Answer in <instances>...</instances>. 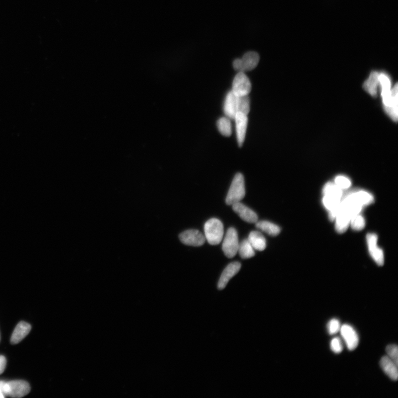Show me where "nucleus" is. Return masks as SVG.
I'll use <instances>...</instances> for the list:
<instances>
[{"label": "nucleus", "mask_w": 398, "mask_h": 398, "mask_svg": "<svg viewBox=\"0 0 398 398\" xmlns=\"http://www.w3.org/2000/svg\"><path fill=\"white\" fill-rule=\"evenodd\" d=\"M380 82L384 109L395 121L398 120V84L391 90V81L388 75L380 73Z\"/></svg>", "instance_id": "f257e3e1"}, {"label": "nucleus", "mask_w": 398, "mask_h": 398, "mask_svg": "<svg viewBox=\"0 0 398 398\" xmlns=\"http://www.w3.org/2000/svg\"><path fill=\"white\" fill-rule=\"evenodd\" d=\"M246 195L245 179L241 173L236 174L227 193L226 203L228 206L241 202Z\"/></svg>", "instance_id": "f03ea898"}, {"label": "nucleus", "mask_w": 398, "mask_h": 398, "mask_svg": "<svg viewBox=\"0 0 398 398\" xmlns=\"http://www.w3.org/2000/svg\"><path fill=\"white\" fill-rule=\"evenodd\" d=\"M205 237L211 245H219L222 242L224 228L223 223L218 219L208 220L204 225Z\"/></svg>", "instance_id": "7ed1b4c3"}, {"label": "nucleus", "mask_w": 398, "mask_h": 398, "mask_svg": "<svg viewBox=\"0 0 398 398\" xmlns=\"http://www.w3.org/2000/svg\"><path fill=\"white\" fill-rule=\"evenodd\" d=\"M28 382L24 381H13L5 383L3 386L4 395L12 398H22L30 392Z\"/></svg>", "instance_id": "20e7f679"}, {"label": "nucleus", "mask_w": 398, "mask_h": 398, "mask_svg": "<svg viewBox=\"0 0 398 398\" xmlns=\"http://www.w3.org/2000/svg\"><path fill=\"white\" fill-rule=\"evenodd\" d=\"M239 247L238 233L234 227L228 228L223 243L222 249L224 255L232 258L238 254Z\"/></svg>", "instance_id": "39448f33"}, {"label": "nucleus", "mask_w": 398, "mask_h": 398, "mask_svg": "<svg viewBox=\"0 0 398 398\" xmlns=\"http://www.w3.org/2000/svg\"><path fill=\"white\" fill-rule=\"evenodd\" d=\"M259 62L257 53L250 52L246 53L242 59H237L233 63L234 68L238 72H248L256 68Z\"/></svg>", "instance_id": "423d86ee"}, {"label": "nucleus", "mask_w": 398, "mask_h": 398, "mask_svg": "<svg viewBox=\"0 0 398 398\" xmlns=\"http://www.w3.org/2000/svg\"><path fill=\"white\" fill-rule=\"evenodd\" d=\"M252 85L249 78L244 72H239L232 83V92L238 96H248L251 91Z\"/></svg>", "instance_id": "0eeeda50"}, {"label": "nucleus", "mask_w": 398, "mask_h": 398, "mask_svg": "<svg viewBox=\"0 0 398 398\" xmlns=\"http://www.w3.org/2000/svg\"><path fill=\"white\" fill-rule=\"evenodd\" d=\"M179 238L184 245L194 247L202 246L206 241L205 236L197 230L185 231L179 235Z\"/></svg>", "instance_id": "6e6552de"}, {"label": "nucleus", "mask_w": 398, "mask_h": 398, "mask_svg": "<svg viewBox=\"0 0 398 398\" xmlns=\"http://www.w3.org/2000/svg\"><path fill=\"white\" fill-rule=\"evenodd\" d=\"M377 241L378 236L376 234H367V242L369 254L377 265L382 266L384 263V255L383 250L378 246Z\"/></svg>", "instance_id": "1a4fd4ad"}, {"label": "nucleus", "mask_w": 398, "mask_h": 398, "mask_svg": "<svg viewBox=\"0 0 398 398\" xmlns=\"http://www.w3.org/2000/svg\"><path fill=\"white\" fill-rule=\"evenodd\" d=\"M344 197L363 207L372 204L374 201L372 194L367 191L361 190L350 191L344 195Z\"/></svg>", "instance_id": "9d476101"}, {"label": "nucleus", "mask_w": 398, "mask_h": 398, "mask_svg": "<svg viewBox=\"0 0 398 398\" xmlns=\"http://www.w3.org/2000/svg\"><path fill=\"white\" fill-rule=\"evenodd\" d=\"M340 332L347 348L350 350H355L359 344V337L355 330L352 326L345 324L341 326Z\"/></svg>", "instance_id": "9b49d317"}, {"label": "nucleus", "mask_w": 398, "mask_h": 398, "mask_svg": "<svg viewBox=\"0 0 398 398\" xmlns=\"http://www.w3.org/2000/svg\"><path fill=\"white\" fill-rule=\"evenodd\" d=\"M241 268V264L239 262H234L229 264L221 275L218 282V289L223 290L226 287L230 280L239 272Z\"/></svg>", "instance_id": "f8f14e48"}, {"label": "nucleus", "mask_w": 398, "mask_h": 398, "mask_svg": "<svg viewBox=\"0 0 398 398\" xmlns=\"http://www.w3.org/2000/svg\"><path fill=\"white\" fill-rule=\"evenodd\" d=\"M236 122V135L239 147H242L245 140L247 125V115L241 112H238L235 117Z\"/></svg>", "instance_id": "ddd939ff"}, {"label": "nucleus", "mask_w": 398, "mask_h": 398, "mask_svg": "<svg viewBox=\"0 0 398 398\" xmlns=\"http://www.w3.org/2000/svg\"><path fill=\"white\" fill-rule=\"evenodd\" d=\"M232 209L245 222L254 223L258 222V216L255 212L240 202L232 205Z\"/></svg>", "instance_id": "4468645a"}, {"label": "nucleus", "mask_w": 398, "mask_h": 398, "mask_svg": "<svg viewBox=\"0 0 398 398\" xmlns=\"http://www.w3.org/2000/svg\"><path fill=\"white\" fill-rule=\"evenodd\" d=\"M224 112L228 119L234 120L238 112V96L232 91L228 92L224 100Z\"/></svg>", "instance_id": "2eb2a0df"}, {"label": "nucleus", "mask_w": 398, "mask_h": 398, "mask_svg": "<svg viewBox=\"0 0 398 398\" xmlns=\"http://www.w3.org/2000/svg\"><path fill=\"white\" fill-rule=\"evenodd\" d=\"M31 330V326L24 321L19 322L16 327L10 339L11 344L16 345L22 341Z\"/></svg>", "instance_id": "dca6fc26"}, {"label": "nucleus", "mask_w": 398, "mask_h": 398, "mask_svg": "<svg viewBox=\"0 0 398 398\" xmlns=\"http://www.w3.org/2000/svg\"><path fill=\"white\" fill-rule=\"evenodd\" d=\"M381 367L384 372L391 378L396 381L398 377V365L388 356L382 358L380 362Z\"/></svg>", "instance_id": "f3484780"}, {"label": "nucleus", "mask_w": 398, "mask_h": 398, "mask_svg": "<svg viewBox=\"0 0 398 398\" xmlns=\"http://www.w3.org/2000/svg\"><path fill=\"white\" fill-rule=\"evenodd\" d=\"M352 216L342 210L340 204V212L335 219L336 230L339 234H343L348 229Z\"/></svg>", "instance_id": "a211bd4d"}, {"label": "nucleus", "mask_w": 398, "mask_h": 398, "mask_svg": "<svg viewBox=\"0 0 398 398\" xmlns=\"http://www.w3.org/2000/svg\"><path fill=\"white\" fill-rule=\"evenodd\" d=\"M380 84V72L373 71L370 74L368 80L365 82L364 88L370 96L376 97L378 86Z\"/></svg>", "instance_id": "6ab92c4d"}, {"label": "nucleus", "mask_w": 398, "mask_h": 398, "mask_svg": "<svg viewBox=\"0 0 398 398\" xmlns=\"http://www.w3.org/2000/svg\"><path fill=\"white\" fill-rule=\"evenodd\" d=\"M248 240L255 250L263 251L266 249V239L261 232L256 231L251 232Z\"/></svg>", "instance_id": "aec40b11"}, {"label": "nucleus", "mask_w": 398, "mask_h": 398, "mask_svg": "<svg viewBox=\"0 0 398 398\" xmlns=\"http://www.w3.org/2000/svg\"><path fill=\"white\" fill-rule=\"evenodd\" d=\"M255 227L266 234L271 236L278 235L281 229L277 224L268 221H260L255 223Z\"/></svg>", "instance_id": "412c9836"}, {"label": "nucleus", "mask_w": 398, "mask_h": 398, "mask_svg": "<svg viewBox=\"0 0 398 398\" xmlns=\"http://www.w3.org/2000/svg\"><path fill=\"white\" fill-rule=\"evenodd\" d=\"M238 252L242 259H248L254 257L255 252L248 239H244L239 244Z\"/></svg>", "instance_id": "4be33fe9"}, {"label": "nucleus", "mask_w": 398, "mask_h": 398, "mask_svg": "<svg viewBox=\"0 0 398 398\" xmlns=\"http://www.w3.org/2000/svg\"><path fill=\"white\" fill-rule=\"evenodd\" d=\"M323 194L338 199H342L344 196V190L339 188L335 184L333 183H327L323 188Z\"/></svg>", "instance_id": "5701e85b"}, {"label": "nucleus", "mask_w": 398, "mask_h": 398, "mask_svg": "<svg viewBox=\"0 0 398 398\" xmlns=\"http://www.w3.org/2000/svg\"><path fill=\"white\" fill-rule=\"evenodd\" d=\"M217 126L219 132L224 136L229 137L232 134V125L228 117H222L218 121Z\"/></svg>", "instance_id": "b1692460"}, {"label": "nucleus", "mask_w": 398, "mask_h": 398, "mask_svg": "<svg viewBox=\"0 0 398 398\" xmlns=\"http://www.w3.org/2000/svg\"><path fill=\"white\" fill-rule=\"evenodd\" d=\"M250 111V100L249 97L248 96H238V112L247 115Z\"/></svg>", "instance_id": "393cba45"}, {"label": "nucleus", "mask_w": 398, "mask_h": 398, "mask_svg": "<svg viewBox=\"0 0 398 398\" xmlns=\"http://www.w3.org/2000/svg\"><path fill=\"white\" fill-rule=\"evenodd\" d=\"M350 225L353 230H363L366 225V221L364 216L360 214L353 216L350 219Z\"/></svg>", "instance_id": "a878e982"}, {"label": "nucleus", "mask_w": 398, "mask_h": 398, "mask_svg": "<svg viewBox=\"0 0 398 398\" xmlns=\"http://www.w3.org/2000/svg\"><path fill=\"white\" fill-rule=\"evenodd\" d=\"M341 199L335 198V197L324 195L322 199V203L327 210L329 211L334 209L340 205Z\"/></svg>", "instance_id": "bb28decb"}, {"label": "nucleus", "mask_w": 398, "mask_h": 398, "mask_svg": "<svg viewBox=\"0 0 398 398\" xmlns=\"http://www.w3.org/2000/svg\"><path fill=\"white\" fill-rule=\"evenodd\" d=\"M334 184L342 190L349 189L352 184L351 181L348 177L343 175L336 176L334 179Z\"/></svg>", "instance_id": "cd10ccee"}, {"label": "nucleus", "mask_w": 398, "mask_h": 398, "mask_svg": "<svg viewBox=\"0 0 398 398\" xmlns=\"http://www.w3.org/2000/svg\"><path fill=\"white\" fill-rule=\"evenodd\" d=\"M341 324L337 319L334 318L331 320L328 324V333L331 335L336 334L340 331Z\"/></svg>", "instance_id": "c85d7f7f"}, {"label": "nucleus", "mask_w": 398, "mask_h": 398, "mask_svg": "<svg viewBox=\"0 0 398 398\" xmlns=\"http://www.w3.org/2000/svg\"><path fill=\"white\" fill-rule=\"evenodd\" d=\"M388 357L398 365V349L396 345H389L386 348Z\"/></svg>", "instance_id": "c756f323"}, {"label": "nucleus", "mask_w": 398, "mask_h": 398, "mask_svg": "<svg viewBox=\"0 0 398 398\" xmlns=\"http://www.w3.org/2000/svg\"><path fill=\"white\" fill-rule=\"evenodd\" d=\"M330 348L334 353H340L342 351L343 346L341 339L338 337H334L331 341Z\"/></svg>", "instance_id": "7c9ffc66"}, {"label": "nucleus", "mask_w": 398, "mask_h": 398, "mask_svg": "<svg viewBox=\"0 0 398 398\" xmlns=\"http://www.w3.org/2000/svg\"><path fill=\"white\" fill-rule=\"evenodd\" d=\"M6 359L5 357L0 356V374H2L5 370L6 366Z\"/></svg>", "instance_id": "2f4dec72"}, {"label": "nucleus", "mask_w": 398, "mask_h": 398, "mask_svg": "<svg viewBox=\"0 0 398 398\" xmlns=\"http://www.w3.org/2000/svg\"><path fill=\"white\" fill-rule=\"evenodd\" d=\"M4 383H5L4 382H0V398H3L5 397L3 392V386Z\"/></svg>", "instance_id": "473e14b6"}]
</instances>
